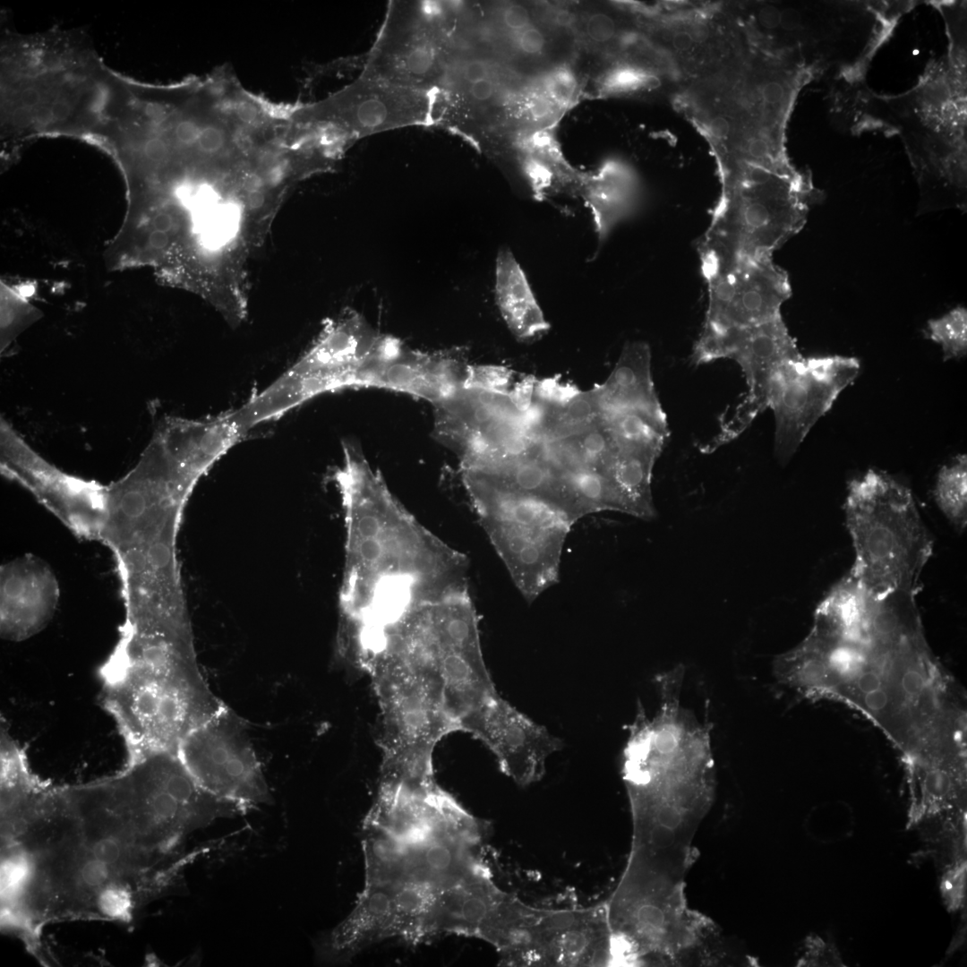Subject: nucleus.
<instances>
[{
    "instance_id": "obj_1",
    "label": "nucleus",
    "mask_w": 967,
    "mask_h": 967,
    "mask_svg": "<svg viewBox=\"0 0 967 967\" xmlns=\"http://www.w3.org/2000/svg\"><path fill=\"white\" fill-rule=\"evenodd\" d=\"M814 618L805 638L774 662L782 683L860 712L907 768L965 752L964 696L931 651L914 595L867 599Z\"/></svg>"
},
{
    "instance_id": "obj_2",
    "label": "nucleus",
    "mask_w": 967,
    "mask_h": 967,
    "mask_svg": "<svg viewBox=\"0 0 967 967\" xmlns=\"http://www.w3.org/2000/svg\"><path fill=\"white\" fill-rule=\"evenodd\" d=\"M342 446L334 474L347 526L340 640L366 654L415 608L467 582L468 565L398 501L355 443Z\"/></svg>"
},
{
    "instance_id": "obj_3",
    "label": "nucleus",
    "mask_w": 967,
    "mask_h": 967,
    "mask_svg": "<svg viewBox=\"0 0 967 967\" xmlns=\"http://www.w3.org/2000/svg\"><path fill=\"white\" fill-rule=\"evenodd\" d=\"M98 674L101 704L126 759L177 751L190 731L224 706L201 672L188 616L124 620Z\"/></svg>"
},
{
    "instance_id": "obj_4",
    "label": "nucleus",
    "mask_w": 967,
    "mask_h": 967,
    "mask_svg": "<svg viewBox=\"0 0 967 967\" xmlns=\"http://www.w3.org/2000/svg\"><path fill=\"white\" fill-rule=\"evenodd\" d=\"M684 668L656 677L660 705L653 717L638 706L628 726L622 776L634 834L673 844V832L696 824L714 797L711 725L680 704Z\"/></svg>"
},
{
    "instance_id": "obj_5",
    "label": "nucleus",
    "mask_w": 967,
    "mask_h": 967,
    "mask_svg": "<svg viewBox=\"0 0 967 967\" xmlns=\"http://www.w3.org/2000/svg\"><path fill=\"white\" fill-rule=\"evenodd\" d=\"M112 71L81 34L4 32L1 43V141L17 151L44 135L91 140Z\"/></svg>"
},
{
    "instance_id": "obj_6",
    "label": "nucleus",
    "mask_w": 967,
    "mask_h": 967,
    "mask_svg": "<svg viewBox=\"0 0 967 967\" xmlns=\"http://www.w3.org/2000/svg\"><path fill=\"white\" fill-rule=\"evenodd\" d=\"M843 509L859 584L877 597L916 595L934 543L911 491L869 469L850 482Z\"/></svg>"
},
{
    "instance_id": "obj_7",
    "label": "nucleus",
    "mask_w": 967,
    "mask_h": 967,
    "mask_svg": "<svg viewBox=\"0 0 967 967\" xmlns=\"http://www.w3.org/2000/svg\"><path fill=\"white\" fill-rule=\"evenodd\" d=\"M390 338L356 311L346 309L324 322L313 343L289 368L238 407L241 417L251 430L323 394L367 388L370 371Z\"/></svg>"
},
{
    "instance_id": "obj_8",
    "label": "nucleus",
    "mask_w": 967,
    "mask_h": 967,
    "mask_svg": "<svg viewBox=\"0 0 967 967\" xmlns=\"http://www.w3.org/2000/svg\"><path fill=\"white\" fill-rule=\"evenodd\" d=\"M723 190L697 244L701 263L772 258L807 221L805 184L747 168L721 178Z\"/></svg>"
},
{
    "instance_id": "obj_9",
    "label": "nucleus",
    "mask_w": 967,
    "mask_h": 967,
    "mask_svg": "<svg viewBox=\"0 0 967 967\" xmlns=\"http://www.w3.org/2000/svg\"><path fill=\"white\" fill-rule=\"evenodd\" d=\"M368 673L381 710V773L399 778L433 775L435 746L460 731L445 706L441 687L399 663H381Z\"/></svg>"
},
{
    "instance_id": "obj_10",
    "label": "nucleus",
    "mask_w": 967,
    "mask_h": 967,
    "mask_svg": "<svg viewBox=\"0 0 967 967\" xmlns=\"http://www.w3.org/2000/svg\"><path fill=\"white\" fill-rule=\"evenodd\" d=\"M435 95L392 85L363 73L312 103L294 106V119L340 157L366 136L413 125H434Z\"/></svg>"
},
{
    "instance_id": "obj_11",
    "label": "nucleus",
    "mask_w": 967,
    "mask_h": 967,
    "mask_svg": "<svg viewBox=\"0 0 967 967\" xmlns=\"http://www.w3.org/2000/svg\"><path fill=\"white\" fill-rule=\"evenodd\" d=\"M452 49L443 2L390 1L361 73L435 95Z\"/></svg>"
},
{
    "instance_id": "obj_12",
    "label": "nucleus",
    "mask_w": 967,
    "mask_h": 967,
    "mask_svg": "<svg viewBox=\"0 0 967 967\" xmlns=\"http://www.w3.org/2000/svg\"><path fill=\"white\" fill-rule=\"evenodd\" d=\"M425 619L445 706L460 728L465 716L497 694L483 657L478 618L467 583L428 602Z\"/></svg>"
},
{
    "instance_id": "obj_13",
    "label": "nucleus",
    "mask_w": 967,
    "mask_h": 967,
    "mask_svg": "<svg viewBox=\"0 0 967 967\" xmlns=\"http://www.w3.org/2000/svg\"><path fill=\"white\" fill-rule=\"evenodd\" d=\"M177 753L195 781L245 811L269 803L261 765L241 718L225 704L180 741Z\"/></svg>"
},
{
    "instance_id": "obj_14",
    "label": "nucleus",
    "mask_w": 967,
    "mask_h": 967,
    "mask_svg": "<svg viewBox=\"0 0 967 967\" xmlns=\"http://www.w3.org/2000/svg\"><path fill=\"white\" fill-rule=\"evenodd\" d=\"M801 356L782 315L709 339H697L692 354L695 364L720 358L732 359L740 366L748 384L745 398L732 415L722 422L718 434L701 450L711 452L740 436L757 415L768 407L775 371L783 364Z\"/></svg>"
},
{
    "instance_id": "obj_15",
    "label": "nucleus",
    "mask_w": 967,
    "mask_h": 967,
    "mask_svg": "<svg viewBox=\"0 0 967 967\" xmlns=\"http://www.w3.org/2000/svg\"><path fill=\"white\" fill-rule=\"evenodd\" d=\"M851 356L827 355L789 361L774 372L768 407L774 415V452L785 463L840 393L858 376Z\"/></svg>"
},
{
    "instance_id": "obj_16",
    "label": "nucleus",
    "mask_w": 967,
    "mask_h": 967,
    "mask_svg": "<svg viewBox=\"0 0 967 967\" xmlns=\"http://www.w3.org/2000/svg\"><path fill=\"white\" fill-rule=\"evenodd\" d=\"M2 474L26 488L76 535L99 540L107 485L67 474L34 450L4 418L0 423Z\"/></svg>"
},
{
    "instance_id": "obj_17",
    "label": "nucleus",
    "mask_w": 967,
    "mask_h": 967,
    "mask_svg": "<svg viewBox=\"0 0 967 967\" xmlns=\"http://www.w3.org/2000/svg\"><path fill=\"white\" fill-rule=\"evenodd\" d=\"M701 269L708 304L699 340L779 317L792 295L787 273L772 258L706 262Z\"/></svg>"
},
{
    "instance_id": "obj_18",
    "label": "nucleus",
    "mask_w": 967,
    "mask_h": 967,
    "mask_svg": "<svg viewBox=\"0 0 967 967\" xmlns=\"http://www.w3.org/2000/svg\"><path fill=\"white\" fill-rule=\"evenodd\" d=\"M460 731L484 742L502 772L521 786L539 781L548 757L562 747L559 738L498 693L465 716Z\"/></svg>"
},
{
    "instance_id": "obj_19",
    "label": "nucleus",
    "mask_w": 967,
    "mask_h": 967,
    "mask_svg": "<svg viewBox=\"0 0 967 967\" xmlns=\"http://www.w3.org/2000/svg\"><path fill=\"white\" fill-rule=\"evenodd\" d=\"M528 603L559 580L566 524L484 522L480 524Z\"/></svg>"
},
{
    "instance_id": "obj_20",
    "label": "nucleus",
    "mask_w": 967,
    "mask_h": 967,
    "mask_svg": "<svg viewBox=\"0 0 967 967\" xmlns=\"http://www.w3.org/2000/svg\"><path fill=\"white\" fill-rule=\"evenodd\" d=\"M469 364L466 350H415L399 340L376 364L369 388L407 394L433 405L464 385Z\"/></svg>"
},
{
    "instance_id": "obj_21",
    "label": "nucleus",
    "mask_w": 967,
    "mask_h": 967,
    "mask_svg": "<svg viewBox=\"0 0 967 967\" xmlns=\"http://www.w3.org/2000/svg\"><path fill=\"white\" fill-rule=\"evenodd\" d=\"M58 582L41 559L25 554L1 566L0 632L20 642L40 632L58 604Z\"/></svg>"
},
{
    "instance_id": "obj_22",
    "label": "nucleus",
    "mask_w": 967,
    "mask_h": 967,
    "mask_svg": "<svg viewBox=\"0 0 967 967\" xmlns=\"http://www.w3.org/2000/svg\"><path fill=\"white\" fill-rule=\"evenodd\" d=\"M394 895V883H364L351 912L320 942L319 955L348 961L373 943L397 937Z\"/></svg>"
},
{
    "instance_id": "obj_23",
    "label": "nucleus",
    "mask_w": 967,
    "mask_h": 967,
    "mask_svg": "<svg viewBox=\"0 0 967 967\" xmlns=\"http://www.w3.org/2000/svg\"><path fill=\"white\" fill-rule=\"evenodd\" d=\"M507 895L492 882L490 872L441 888L436 914L438 935L452 933L480 938Z\"/></svg>"
},
{
    "instance_id": "obj_24",
    "label": "nucleus",
    "mask_w": 967,
    "mask_h": 967,
    "mask_svg": "<svg viewBox=\"0 0 967 967\" xmlns=\"http://www.w3.org/2000/svg\"><path fill=\"white\" fill-rule=\"evenodd\" d=\"M595 388L604 410L665 415L654 387L651 351L646 342L626 343L607 380Z\"/></svg>"
},
{
    "instance_id": "obj_25",
    "label": "nucleus",
    "mask_w": 967,
    "mask_h": 967,
    "mask_svg": "<svg viewBox=\"0 0 967 967\" xmlns=\"http://www.w3.org/2000/svg\"><path fill=\"white\" fill-rule=\"evenodd\" d=\"M494 297L507 327L519 341L544 334L550 325L511 250L501 247L495 260Z\"/></svg>"
},
{
    "instance_id": "obj_26",
    "label": "nucleus",
    "mask_w": 967,
    "mask_h": 967,
    "mask_svg": "<svg viewBox=\"0 0 967 967\" xmlns=\"http://www.w3.org/2000/svg\"><path fill=\"white\" fill-rule=\"evenodd\" d=\"M585 184V197L597 240L603 244L612 230L634 211L638 199L636 177L624 165L610 162Z\"/></svg>"
},
{
    "instance_id": "obj_27",
    "label": "nucleus",
    "mask_w": 967,
    "mask_h": 967,
    "mask_svg": "<svg viewBox=\"0 0 967 967\" xmlns=\"http://www.w3.org/2000/svg\"><path fill=\"white\" fill-rule=\"evenodd\" d=\"M603 411L604 423L618 447L663 450L669 437L665 415L638 410Z\"/></svg>"
},
{
    "instance_id": "obj_28",
    "label": "nucleus",
    "mask_w": 967,
    "mask_h": 967,
    "mask_svg": "<svg viewBox=\"0 0 967 967\" xmlns=\"http://www.w3.org/2000/svg\"><path fill=\"white\" fill-rule=\"evenodd\" d=\"M935 502L959 531L967 524V458L962 454L938 471L934 492Z\"/></svg>"
},
{
    "instance_id": "obj_29",
    "label": "nucleus",
    "mask_w": 967,
    "mask_h": 967,
    "mask_svg": "<svg viewBox=\"0 0 967 967\" xmlns=\"http://www.w3.org/2000/svg\"><path fill=\"white\" fill-rule=\"evenodd\" d=\"M927 337L939 344L944 359H958L967 353V310L957 306L928 321Z\"/></svg>"
},
{
    "instance_id": "obj_30",
    "label": "nucleus",
    "mask_w": 967,
    "mask_h": 967,
    "mask_svg": "<svg viewBox=\"0 0 967 967\" xmlns=\"http://www.w3.org/2000/svg\"><path fill=\"white\" fill-rule=\"evenodd\" d=\"M513 371L503 365L469 364L463 387L508 392L513 385Z\"/></svg>"
},
{
    "instance_id": "obj_31",
    "label": "nucleus",
    "mask_w": 967,
    "mask_h": 967,
    "mask_svg": "<svg viewBox=\"0 0 967 967\" xmlns=\"http://www.w3.org/2000/svg\"><path fill=\"white\" fill-rule=\"evenodd\" d=\"M36 318L37 312L33 309L18 303L7 302L2 299L1 308V350L13 340V338Z\"/></svg>"
},
{
    "instance_id": "obj_32",
    "label": "nucleus",
    "mask_w": 967,
    "mask_h": 967,
    "mask_svg": "<svg viewBox=\"0 0 967 967\" xmlns=\"http://www.w3.org/2000/svg\"><path fill=\"white\" fill-rule=\"evenodd\" d=\"M580 391L574 384L563 381L559 376H555L536 379L534 396L545 404L561 406Z\"/></svg>"
},
{
    "instance_id": "obj_33",
    "label": "nucleus",
    "mask_w": 967,
    "mask_h": 967,
    "mask_svg": "<svg viewBox=\"0 0 967 967\" xmlns=\"http://www.w3.org/2000/svg\"><path fill=\"white\" fill-rule=\"evenodd\" d=\"M576 87L574 75L565 68L553 71L545 81L547 93L552 100L561 105H566L572 99Z\"/></svg>"
},
{
    "instance_id": "obj_34",
    "label": "nucleus",
    "mask_w": 967,
    "mask_h": 967,
    "mask_svg": "<svg viewBox=\"0 0 967 967\" xmlns=\"http://www.w3.org/2000/svg\"><path fill=\"white\" fill-rule=\"evenodd\" d=\"M649 75L634 68H620L613 71L605 80V86L611 90H625L646 85Z\"/></svg>"
},
{
    "instance_id": "obj_35",
    "label": "nucleus",
    "mask_w": 967,
    "mask_h": 967,
    "mask_svg": "<svg viewBox=\"0 0 967 967\" xmlns=\"http://www.w3.org/2000/svg\"><path fill=\"white\" fill-rule=\"evenodd\" d=\"M616 26L613 20L605 13H596L589 16L586 23V31L590 39L596 43L610 41L615 35Z\"/></svg>"
},
{
    "instance_id": "obj_36",
    "label": "nucleus",
    "mask_w": 967,
    "mask_h": 967,
    "mask_svg": "<svg viewBox=\"0 0 967 967\" xmlns=\"http://www.w3.org/2000/svg\"><path fill=\"white\" fill-rule=\"evenodd\" d=\"M502 24L514 32H519L529 27L530 14L521 4H509L501 11Z\"/></svg>"
},
{
    "instance_id": "obj_37",
    "label": "nucleus",
    "mask_w": 967,
    "mask_h": 967,
    "mask_svg": "<svg viewBox=\"0 0 967 967\" xmlns=\"http://www.w3.org/2000/svg\"><path fill=\"white\" fill-rule=\"evenodd\" d=\"M517 44L526 54H537L543 48L545 39L539 30L528 27L517 32Z\"/></svg>"
},
{
    "instance_id": "obj_38",
    "label": "nucleus",
    "mask_w": 967,
    "mask_h": 967,
    "mask_svg": "<svg viewBox=\"0 0 967 967\" xmlns=\"http://www.w3.org/2000/svg\"><path fill=\"white\" fill-rule=\"evenodd\" d=\"M784 96L783 87L777 81H770L761 89V97L766 103L777 104Z\"/></svg>"
},
{
    "instance_id": "obj_39",
    "label": "nucleus",
    "mask_w": 967,
    "mask_h": 967,
    "mask_svg": "<svg viewBox=\"0 0 967 967\" xmlns=\"http://www.w3.org/2000/svg\"><path fill=\"white\" fill-rule=\"evenodd\" d=\"M780 13L772 6L763 8L759 13L760 23L768 29H773L779 24Z\"/></svg>"
},
{
    "instance_id": "obj_40",
    "label": "nucleus",
    "mask_w": 967,
    "mask_h": 967,
    "mask_svg": "<svg viewBox=\"0 0 967 967\" xmlns=\"http://www.w3.org/2000/svg\"><path fill=\"white\" fill-rule=\"evenodd\" d=\"M800 21V13L792 9L785 10L780 13L779 23L786 30L796 29Z\"/></svg>"
},
{
    "instance_id": "obj_41",
    "label": "nucleus",
    "mask_w": 967,
    "mask_h": 967,
    "mask_svg": "<svg viewBox=\"0 0 967 967\" xmlns=\"http://www.w3.org/2000/svg\"><path fill=\"white\" fill-rule=\"evenodd\" d=\"M530 111L537 118L543 117L550 112L549 102L543 98H535L530 103Z\"/></svg>"
},
{
    "instance_id": "obj_42",
    "label": "nucleus",
    "mask_w": 967,
    "mask_h": 967,
    "mask_svg": "<svg viewBox=\"0 0 967 967\" xmlns=\"http://www.w3.org/2000/svg\"><path fill=\"white\" fill-rule=\"evenodd\" d=\"M947 90L942 83H936L928 90V97L932 101H943L946 98Z\"/></svg>"
},
{
    "instance_id": "obj_43",
    "label": "nucleus",
    "mask_w": 967,
    "mask_h": 967,
    "mask_svg": "<svg viewBox=\"0 0 967 967\" xmlns=\"http://www.w3.org/2000/svg\"><path fill=\"white\" fill-rule=\"evenodd\" d=\"M930 773H932V772H930ZM941 773H943V772H941ZM963 773L964 774V773H965V771H964V772H963ZM963 773H961V774H962ZM927 774H928V773H927ZM946 774H948V773H946ZM920 775H922V774H920ZM911 776H917V775H911ZM918 776H919V775H918Z\"/></svg>"
},
{
    "instance_id": "obj_44",
    "label": "nucleus",
    "mask_w": 967,
    "mask_h": 967,
    "mask_svg": "<svg viewBox=\"0 0 967 967\" xmlns=\"http://www.w3.org/2000/svg\"><path fill=\"white\" fill-rule=\"evenodd\" d=\"M932 773H933V772H932ZM939 773H941V772H939ZM964 774H965V773H964ZM922 775H924V774H922ZM954 775H961V774H954ZM919 776H921V775H919ZM909 777H911V776H909ZM913 777H917V776H913Z\"/></svg>"
}]
</instances>
